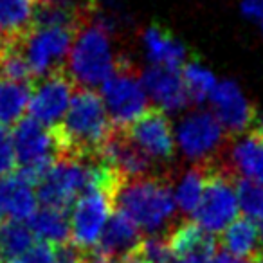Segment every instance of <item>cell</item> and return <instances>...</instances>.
Returning a JSON list of instances; mask_svg holds the SVG:
<instances>
[{
  "mask_svg": "<svg viewBox=\"0 0 263 263\" xmlns=\"http://www.w3.org/2000/svg\"><path fill=\"white\" fill-rule=\"evenodd\" d=\"M116 209V193L103 187L85 190L70 208V240L80 251L96 249L106 222Z\"/></svg>",
  "mask_w": 263,
  "mask_h": 263,
  "instance_id": "cell-9",
  "label": "cell"
},
{
  "mask_svg": "<svg viewBox=\"0 0 263 263\" xmlns=\"http://www.w3.org/2000/svg\"><path fill=\"white\" fill-rule=\"evenodd\" d=\"M180 78H182V83L186 87L190 99L197 103L209 99L211 92L215 90L216 83H218L211 70H208L204 65L197 62L186 63V65L180 67Z\"/></svg>",
  "mask_w": 263,
  "mask_h": 263,
  "instance_id": "cell-26",
  "label": "cell"
},
{
  "mask_svg": "<svg viewBox=\"0 0 263 263\" xmlns=\"http://www.w3.org/2000/svg\"><path fill=\"white\" fill-rule=\"evenodd\" d=\"M252 263H263V249L258 252V256H256V258L252 259Z\"/></svg>",
  "mask_w": 263,
  "mask_h": 263,
  "instance_id": "cell-36",
  "label": "cell"
},
{
  "mask_svg": "<svg viewBox=\"0 0 263 263\" xmlns=\"http://www.w3.org/2000/svg\"><path fill=\"white\" fill-rule=\"evenodd\" d=\"M36 2L56 6V8H62V9H69V11H74L81 16H87V18L92 9V0H36Z\"/></svg>",
  "mask_w": 263,
  "mask_h": 263,
  "instance_id": "cell-31",
  "label": "cell"
},
{
  "mask_svg": "<svg viewBox=\"0 0 263 263\" xmlns=\"http://www.w3.org/2000/svg\"><path fill=\"white\" fill-rule=\"evenodd\" d=\"M141 83L144 87L148 99L157 105L162 112H177L190 103V96L180 78V69L152 65L144 70Z\"/></svg>",
  "mask_w": 263,
  "mask_h": 263,
  "instance_id": "cell-14",
  "label": "cell"
},
{
  "mask_svg": "<svg viewBox=\"0 0 263 263\" xmlns=\"http://www.w3.org/2000/svg\"><path fill=\"white\" fill-rule=\"evenodd\" d=\"M231 162L241 179L263 186V134L254 130L238 139L231 148Z\"/></svg>",
  "mask_w": 263,
  "mask_h": 263,
  "instance_id": "cell-18",
  "label": "cell"
},
{
  "mask_svg": "<svg viewBox=\"0 0 263 263\" xmlns=\"http://www.w3.org/2000/svg\"><path fill=\"white\" fill-rule=\"evenodd\" d=\"M233 256H229L227 252H215L213 256H209L208 259H204L202 263H234Z\"/></svg>",
  "mask_w": 263,
  "mask_h": 263,
  "instance_id": "cell-33",
  "label": "cell"
},
{
  "mask_svg": "<svg viewBox=\"0 0 263 263\" xmlns=\"http://www.w3.org/2000/svg\"><path fill=\"white\" fill-rule=\"evenodd\" d=\"M74 88L76 85L65 69L34 80L31 83V98L27 106L31 119L47 128H56L69 108Z\"/></svg>",
  "mask_w": 263,
  "mask_h": 263,
  "instance_id": "cell-10",
  "label": "cell"
},
{
  "mask_svg": "<svg viewBox=\"0 0 263 263\" xmlns=\"http://www.w3.org/2000/svg\"><path fill=\"white\" fill-rule=\"evenodd\" d=\"M56 263H83V258L80 256V252L62 247V251L58 252V261Z\"/></svg>",
  "mask_w": 263,
  "mask_h": 263,
  "instance_id": "cell-32",
  "label": "cell"
},
{
  "mask_svg": "<svg viewBox=\"0 0 263 263\" xmlns=\"http://www.w3.org/2000/svg\"><path fill=\"white\" fill-rule=\"evenodd\" d=\"M65 63V70L74 85L85 88L101 87L103 81L116 72L119 62L114 54L110 31L103 20H87L78 29Z\"/></svg>",
  "mask_w": 263,
  "mask_h": 263,
  "instance_id": "cell-3",
  "label": "cell"
},
{
  "mask_svg": "<svg viewBox=\"0 0 263 263\" xmlns=\"http://www.w3.org/2000/svg\"><path fill=\"white\" fill-rule=\"evenodd\" d=\"M34 243L31 229L18 220L0 222V263H9Z\"/></svg>",
  "mask_w": 263,
  "mask_h": 263,
  "instance_id": "cell-24",
  "label": "cell"
},
{
  "mask_svg": "<svg viewBox=\"0 0 263 263\" xmlns=\"http://www.w3.org/2000/svg\"><path fill=\"white\" fill-rule=\"evenodd\" d=\"M144 49L148 58L154 65L168 67V69H180L186 60V49L179 40L161 27H150L143 36Z\"/></svg>",
  "mask_w": 263,
  "mask_h": 263,
  "instance_id": "cell-21",
  "label": "cell"
},
{
  "mask_svg": "<svg viewBox=\"0 0 263 263\" xmlns=\"http://www.w3.org/2000/svg\"><path fill=\"white\" fill-rule=\"evenodd\" d=\"M205 177H208V164H198L187 170L177 182L173 191L175 205L184 213H195L200 204L202 193L205 187Z\"/></svg>",
  "mask_w": 263,
  "mask_h": 263,
  "instance_id": "cell-23",
  "label": "cell"
},
{
  "mask_svg": "<svg viewBox=\"0 0 263 263\" xmlns=\"http://www.w3.org/2000/svg\"><path fill=\"white\" fill-rule=\"evenodd\" d=\"M114 130H126L143 114L148 112V99L141 78L130 67L119 63L116 72L101 83L99 92Z\"/></svg>",
  "mask_w": 263,
  "mask_h": 263,
  "instance_id": "cell-6",
  "label": "cell"
},
{
  "mask_svg": "<svg viewBox=\"0 0 263 263\" xmlns=\"http://www.w3.org/2000/svg\"><path fill=\"white\" fill-rule=\"evenodd\" d=\"M226 132L211 112L198 110L180 121L175 143L186 157L205 164L222 148Z\"/></svg>",
  "mask_w": 263,
  "mask_h": 263,
  "instance_id": "cell-11",
  "label": "cell"
},
{
  "mask_svg": "<svg viewBox=\"0 0 263 263\" xmlns=\"http://www.w3.org/2000/svg\"><path fill=\"white\" fill-rule=\"evenodd\" d=\"M222 243L226 252L236 259H254L261 251V236L249 218H236L222 231Z\"/></svg>",
  "mask_w": 263,
  "mask_h": 263,
  "instance_id": "cell-19",
  "label": "cell"
},
{
  "mask_svg": "<svg viewBox=\"0 0 263 263\" xmlns=\"http://www.w3.org/2000/svg\"><path fill=\"white\" fill-rule=\"evenodd\" d=\"M112 132L99 92L76 87L62 123L54 128L60 157H94Z\"/></svg>",
  "mask_w": 263,
  "mask_h": 263,
  "instance_id": "cell-1",
  "label": "cell"
},
{
  "mask_svg": "<svg viewBox=\"0 0 263 263\" xmlns=\"http://www.w3.org/2000/svg\"><path fill=\"white\" fill-rule=\"evenodd\" d=\"M116 205L137 229L150 234L164 229L177 209L170 182L154 175L124 180L116 195Z\"/></svg>",
  "mask_w": 263,
  "mask_h": 263,
  "instance_id": "cell-2",
  "label": "cell"
},
{
  "mask_svg": "<svg viewBox=\"0 0 263 263\" xmlns=\"http://www.w3.org/2000/svg\"><path fill=\"white\" fill-rule=\"evenodd\" d=\"M34 238L51 247H65L70 238L69 213L52 208H40L29 218V226Z\"/></svg>",
  "mask_w": 263,
  "mask_h": 263,
  "instance_id": "cell-20",
  "label": "cell"
},
{
  "mask_svg": "<svg viewBox=\"0 0 263 263\" xmlns=\"http://www.w3.org/2000/svg\"><path fill=\"white\" fill-rule=\"evenodd\" d=\"M258 132L259 134H263V117L259 119V126H258Z\"/></svg>",
  "mask_w": 263,
  "mask_h": 263,
  "instance_id": "cell-40",
  "label": "cell"
},
{
  "mask_svg": "<svg viewBox=\"0 0 263 263\" xmlns=\"http://www.w3.org/2000/svg\"><path fill=\"white\" fill-rule=\"evenodd\" d=\"M124 134L150 161H170L175 154L172 123L159 108H148V112L132 123Z\"/></svg>",
  "mask_w": 263,
  "mask_h": 263,
  "instance_id": "cell-12",
  "label": "cell"
},
{
  "mask_svg": "<svg viewBox=\"0 0 263 263\" xmlns=\"http://www.w3.org/2000/svg\"><path fill=\"white\" fill-rule=\"evenodd\" d=\"M83 263H121L117 258H110V256H101V254H96L94 258H90V259H87L85 261L83 259Z\"/></svg>",
  "mask_w": 263,
  "mask_h": 263,
  "instance_id": "cell-34",
  "label": "cell"
},
{
  "mask_svg": "<svg viewBox=\"0 0 263 263\" xmlns=\"http://www.w3.org/2000/svg\"><path fill=\"white\" fill-rule=\"evenodd\" d=\"M16 172V157L13 148L11 134L8 128L0 126V179Z\"/></svg>",
  "mask_w": 263,
  "mask_h": 263,
  "instance_id": "cell-30",
  "label": "cell"
},
{
  "mask_svg": "<svg viewBox=\"0 0 263 263\" xmlns=\"http://www.w3.org/2000/svg\"><path fill=\"white\" fill-rule=\"evenodd\" d=\"M11 141L18 166L15 173L34 187L52 162L60 159L54 128L44 126L31 117H24L13 128Z\"/></svg>",
  "mask_w": 263,
  "mask_h": 263,
  "instance_id": "cell-4",
  "label": "cell"
},
{
  "mask_svg": "<svg viewBox=\"0 0 263 263\" xmlns=\"http://www.w3.org/2000/svg\"><path fill=\"white\" fill-rule=\"evenodd\" d=\"M234 263H252V259H234Z\"/></svg>",
  "mask_w": 263,
  "mask_h": 263,
  "instance_id": "cell-39",
  "label": "cell"
},
{
  "mask_svg": "<svg viewBox=\"0 0 263 263\" xmlns=\"http://www.w3.org/2000/svg\"><path fill=\"white\" fill-rule=\"evenodd\" d=\"M139 241L141 236L136 223L132 222L126 215L114 209L96 249H98V254L101 256L116 258L117 254H121L126 258V256H130L132 252L136 251Z\"/></svg>",
  "mask_w": 263,
  "mask_h": 263,
  "instance_id": "cell-16",
  "label": "cell"
},
{
  "mask_svg": "<svg viewBox=\"0 0 263 263\" xmlns=\"http://www.w3.org/2000/svg\"><path fill=\"white\" fill-rule=\"evenodd\" d=\"M208 164L205 187L200 204L195 209V223L209 234L222 233L231 222L238 218V195L236 184L227 170Z\"/></svg>",
  "mask_w": 263,
  "mask_h": 263,
  "instance_id": "cell-7",
  "label": "cell"
},
{
  "mask_svg": "<svg viewBox=\"0 0 263 263\" xmlns=\"http://www.w3.org/2000/svg\"><path fill=\"white\" fill-rule=\"evenodd\" d=\"M213 105V116L229 134H241L251 126L254 119L251 103L234 81H220L209 96Z\"/></svg>",
  "mask_w": 263,
  "mask_h": 263,
  "instance_id": "cell-13",
  "label": "cell"
},
{
  "mask_svg": "<svg viewBox=\"0 0 263 263\" xmlns=\"http://www.w3.org/2000/svg\"><path fill=\"white\" fill-rule=\"evenodd\" d=\"M236 195L238 205L245 218H249L259 231L263 240V186L251 182V180L238 179L236 180Z\"/></svg>",
  "mask_w": 263,
  "mask_h": 263,
  "instance_id": "cell-27",
  "label": "cell"
},
{
  "mask_svg": "<svg viewBox=\"0 0 263 263\" xmlns=\"http://www.w3.org/2000/svg\"><path fill=\"white\" fill-rule=\"evenodd\" d=\"M31 98V85L0 78V126H15L24 119Z\"/></svg>",
  "mask_w": 263,
  "mask_h": 263,
  "instance_id": "cell-22",
  "label": "cell"
},
{
  "mask_svg": "<svg viewBox=\"0 0 263 263\" xmlns=\"http://www.w3.org/2000/svg\"><path fill=\"white\" fill-rule=\"evenodd\" d=\"M58 261V251L44 241H34L24 254L15 258L9 263H56Z\"/></svg>",
  "mask_w": 263,
  "mask_h": 263,
  "instance_id": "cell-29",
  "label": "cell"
},
{
  "mask_svg": "<svg viewBox=\"0 0 263 263\" xmlns=\"http://www.w3.org/2000/svg\"><path fill=\"white\" fill-rule=\"evenodd\" d=\"M130 256H136L137 259L144 263H168L173 258L166 240L159 238L157 234H152L148 238H141L136 251Z\"/></svg>",
  "mask_w": 263,
  "mask_h": 263,
  "instance_id": "cell-28",
  "label": "cell"
},
{
  "mask_svg": "<svg viewBox=\"0 0 263 263\" xmlns=\"http://www.w3.org/2000/svg\"><path fill=\"white\" fill-rule=\"evenodd\" d=\"M76 33L65 27L31 26L20 34V49L34 80L65 69L63 63L67 62Z\"/></svg>",
  "mask_w": 263,
  "mask_h": 263,
  "instance_id": "cell-8",
  "label": "cell"
},
{
  "mask_svg": "<svg viewBox=\"0 0 263 263\" xmlns=\"http://www.w3.org/2000/svg\"><path fill=\"white\" fill-rule=\"evenodd\" d=\"M92 184V157H60L36 184V198L42 208L67 211Z\"/></svg>",
  "mask_w": 263,
  "mask_h": 263,
  "instance_id": "cell-5",
  "label": "cell"
},
{
  "mask_svg": "<svg viewBox=\"0 0 263 263\" xmlns=\"http://www.w3.org/2000/svg\"><path fill=\"white\" fill-rule=\"evenodd\" d=\"M36 0H0V36L20 34L31 27Z\"/></svg>",
  "mask_w": 263,
  "mask_h": 263,
  "instance_id": "cell-25",
  "label": "cell"
},
{
  "mask_svg": "<svg viewBox=\"0 0 263 263\" xmlns=\"http://www.w3.org/2000/svg\"><path fill=\"white\" fill-rule=\"evenodd\" d=\"M172 256L180 259H190L193 263H202L216 252V240L213 234L205 233L195 222H180L172 229L166 238Z\"/></svg>",
  "mask_w": 263,
  "mask_h": 263,
  "instance_id": "cell-15",
  "label": "cell"
},
{
  "mask_svg": "<svg viewBox=\"0 0 263 263\" xmlns=\"http://www.w3.org/2000/svg\"><path fill=\"white\" fill-rule=\"evenodd\" d=\"M258 20H259V24H261V27H263V6H261V11H259V15H258Z\"/></svg>",
  "mask_w": 263,
  "mask_h": 263,
  "instance_id": "cell-38",
  "label": "cell"
},
{
  "mask_svg": "<svg viewBox=\"0 0 263 263\" xmlns=\"http://www.w3.org/2000/svg\"><path fill=\"white\" fill-rule=\"evenodd\" d=\"M168 263H193V261H190V259H180V258H172Z\"/></svg>",
  "mask_w": 263,
  "mask_h": 263,
  "instance_id": "cell-37",
  "label": "cell"
},
{
  "mask_svg": "<svg viewBox=\"0 0 263 263\" xmlns=\"http://www.w3.org/2000/svg\"><path fill=\"white\" fill-rule=\"evenodd\" d=\"M124 263H144V261L137 259L136 256H126V258H124Z\"/></svg>",
  "mask_w": 263,
  "mask_h": 263,
  "instance_id": "cell-35",
  "label": "cell"
},
{
  "mask_svg": "<svg viewBox=\"0 0 263 263\" xmlns=\"http://www.w3.org/2000/svg\"><path fill=\"white\" fill-rule=\"evenodd\" d=\"M38 209V198L34 187L20 175L2 177L0 179V213L11 220H29Z\"/></svg>",
  "mask_w": 263,
  "mask_h": 263,
  "instance_id": "cell-17",
  "label": "cell"
}]
</instances>
